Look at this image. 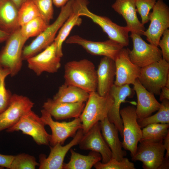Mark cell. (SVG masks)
Wrapping results in <instances>:
<instances>
[{"label": "cell", "mask_w": 169, "mask_h": 169, "mask_svg": "<svg viewBox=\"0 0 169 169\" xmlns=\"http://www.w3.org/2000/svg\"><path fill=\"white\" fill-rule=\"evenodd\" d=\"M4 168L0 166V169H3Z\"/></svg>", "instance_id": "45"}, {"label": "cell", "mask_w": 169, "mask_h": 169, "mask_svg": "<svg viewBox=\"0 0 169 169\" xmlns=\"http://www.w3.org/2000/svg\"><path fill=\"white\" fill-rule=\"evenodd\" d=\"M37 8L40 16L48 24L53 18L52 0H32Z\"/></svg>", "instance_id": "36"}, {"label": "cell", "mask_w": 169, "mask_h": 169, "mask_svg": "<svg viewBox=\"0 0 169 169\" xmlns=\"http://www.w3.org/2000/svg\"><path fill=\"white\" fill-rule=\"evenodd\" d=\"M120 113L123 125L122 146L130 152L132 157L142 137V130L137 122L136 108L128 106L120 110Z\"/></svg>", "instance_id": "9"}, {"label": "cell", "mask_w": 169, "mask_h": 169, "mask_svg": "<svg viewBox=\"0 0 169 169\" xmlns=\"http://www.w3.org/2000/svg\"><path fill=\"white\" fill-rule=\"evenodd\" d=\"M169 124L160 123L149 124L142 130L140 141L143 140L160 141L164 139L169 133Z\"/></svg>", "instance_id": "29"}, {"label": "cell", "mask_w": 169, "mask_h": 169, "mask_svg": "<svg viewBox=\"0 0 169 169\" xmlns=\"http://www.w3.org/2000/svg\"><path fill=\"white\" fill-rule=\"evenodd\" d=\"M133 44V49L129 50V57L131 61L140 68L162 59L161 50L158 47L148 44L141 36L134 32L130 35Z\"/></svg>", "instance_id": "12"}, {"label": "cell", "mask_w": 169, "mask_h": 169, "mask_svg": "<svg viewBox=\"0 0 169 169\" xmlns=\"http://www.w3.org/2000/svg\"><path fill=\"white\" fill-rule=\"evenodd\" d=\"M10 34L0 29V43L6 41Z\"/></svg>", "instance_id": "43"}, {"label": "cell", "mask_w": 169, "mask_h": 169, "mask_svg": "<svg viewBox=\"0 0 169 169\" xmlns=\"http://www.w3.org/2000/svg\"><path fill=\"white\" fill-rule=\"evenodd\" d=\"M139 142L135 154L132 157V160L142 162L144 169H169V159L164 157L163 140H146Z\"/></svg>", "instance_id": "5"}, {"label": "cell", "mask_w": 169, "mask_h": 169, "mask_svg": "<svg viewBox=\"0 0 169 169\" xmlns=\"http://www.w3.org/2000/svg\"><path fill=\"white\" fill-rule=\"evenodd\" d=\"M70 150V160L68 163H64L62 169H90L102 159L100 154L95 151H90L88 155H85L72 149Z\"/></svg>", "instance_id": "27"}, {"label": "cell", "mask_w": 169, "mask_h": 169, "mask_svg": "<svg viewBox=\"0 0 169 169\" xmlns=\"http://www.w3.org/2000/svg\"><path fill=\"white\" fill-rule=\"evenodd\" d=\"M34 105L27 96L13 95L8 106L0 113V132L17 123L24 114L32 110Z\"/></svg>", "instance_id": "14"}, {"label": "cell", "mask_w": 169, "mask_h": 169, "mask_svg": "<svg viewBox=\"0 0 169 169\" xmlns=\"http://www.w3.org/2000/svg\"><path fill=\"white\" fill-rule=\"evenodd\" d=\"M74 8V7H73ZM82 19L77 12L74 8V11L59 29L54 42L56 44L58 55L60 58L63 56L62 45L73 28L80 25Z\"/></svg>", "instance_id": "28"}, {"label": "cell", "mask_w": 169, "mask_h": 169, "mask_svg": "<svg viewBox=\"0 0 169 169\" xmlns=\"http://www.w3.org/2000/svg\"><path fill=\"white\" fill-rule=\"evenodd\" d=\"M20 28L10 34L0 51V65L9 70L12 77L17 75L21 69L22 51L28 39L22 35Z\"/></svg>", "instance_id": "6"}, {"label": "cell", "mask_w": 169, "mask_h": 169, "mask_svg": "<svg viewBox=\"0 0 169 169\" xmlns=\"http://www.w3.org/2000/svg\"><path fill=\"white\" fill-rule=\"evenodd\" d=\"M74 0H69L62 7L55 21L37 36L29 45L23 48V60H27L44 49L54 41L57 32L74 11Z\"/></svg>", "instance_id": "2"}, {"label": "cell", "mask_w": 169, "mask_h": 169, "mask_svg": "<svg viewBox=\"0 0 169 169\" xmlns=\"http://www.w3.org/2000/svg\"><path fill=\"white\" fill-rule=\"evenodd\" d=\"M78 145L81 150L99 153L103 163L107 162L112 158L111 150L102 135L100 122L96 123L84 134Z\"/></svg>", "instance_id": "18"}, {"label": "cell", "mask_w": 169, "mask_h": 169, "mask_svg": "<svg viewBox=\"0 0 169 169\" xmlns=\"http://www.w3.org/2000/svg\"><path fill=\"white\" fill-rule=\"evenodd\" d=\"M39 166L33 156L22 153L14 155L10 169H35Z\"/></svg>", "instance_id": "34"}, {"label": "cell", "mask_w": 169, "mask_h": 169, "mask_svg": "<svg viewBox=\"0 0 169 169\" xmlns=\"http://www.w3.org/2000/svg\"><path fill=\"white\" fill-rule=\"evenodd\" d=\"M64 77V83L78 87L89 93L97 90L96 70L94 63L88 59L67 62Z\"/></svg>", "instance_id": "1"}, {"label": "cell", "mask_w": 169, "mask_h": 169, "mask_svg": "<svg viewBox=\"0 0 169 169\" xmlns=\"http://www.w3.org/2000/svg\"><path fill=\"white\" fill-rule=\"evenodd\" d=\"M89 95V93L80 88L64 83L59 87L57 92L52 99L57 102L85 103Z\"/></svg>", "instance_id": "26"}, {"label": "cell", "mask_w": 169, "mask_h": 169, "mask_svg": "<svg viewBox=\"0 0 169 169\" xmlns=\"http://www.w3.org/2000/svg\"><path fill=\"white\" fill-rule=\"evenodd\" d=\"M159 95L161 101L165 99L169 100V85H166L162 88Z\"/></svg>", "instance_id": "40"}, {"label": "cell", "mask_w": 169, "mask_h": 169, "mask_svg": "<svg viewBox=\"0 0 169 169\" xmlns=\"http://www.w3.org/2000/svg\"><path fill=\"white\" fill-rule=\"evenodd\" d=\"M96 169H135L134 164L127 158L118 161L112 158L106 163L97 162L94 166Z\"/></svg>", "instance_id": "35"}, {"label": "cell", "mask_w": 169, "mask_h": 169, "mask_svg": "<svg viewBox=\"0 0 169 169\" xmlns=\"http://www.w3.org/2000/svg\"><path fill=\"white\" fill-rule=\"evenodd\" d=\"M114 100L110 93L102 96L96 91L89 93L88 98L79 118L84 134L95 124L108 117Z\"/></svg>", "instance_id": "4"}, {"label": "cell", "mask_w": 169, "mask_h": 169, "mask_svg": "<svg viewBox=\"0 0 169 169\" xmlns=\"http://www.w3.org/2000/svg\"><path fill=\"white\" fill-rule=\"evenodd\" d=\"M156 0H135L137 11L140 15L141 23L144 25L149 21L151 10L155 5Z\"/></svg>", "instance_id": "37"}, {"label": "cell", "mask_w": 169, "mask_h": 169, "mask_svg": "<svg viewBox=\"0 0 169 169\" xmlns=\"http://www.w3.org/2000/svg\"><path fill=\"white\" fill-rule=\"evenodd\" d=\"M41 118L46 125L50 127L52 131L49 144L53 146L57 144L63 145L66 140L70 137H73L77 131L82 128L79 117L69 121L59 122L54 120L52 116L45 110H41Z\"/></svg>", "instance_id": "11"}, {"label": "cell", "mask_w": 169, "mask_h": 169, "mask_svg": "<svg viewBox=\"0 0 169 169\" xmlns=\"http://www.w3.org/2000/svg\"><path fill=\"white\" fill-rule=\"evenodd\" d=\"M163 144L166 153L165 158L169 159V133H168L163 140Z\"/></svg>", "instance_id": "41"}, {"label": "cell", "mask_w": 169, "mask_h": 169, "mask_svg": "<svg viewBox=\"0 0 169 169\" xmlns=\"http://www.w3.org/2000/svg\"><path fill=\"white\" fill-rule=\"evenodd\" d=\"M96 73L97 92L101 96H105L109 93L114 84L115 75L114 61L109 58L104 57L100 60Z\"/></svg>", "instance_id": "23"}, {"label": "cell", "mask_w": 169, "mask_h": 169, "mask_svg": "<svg viewBox=\"0 0 169 169\" xmlns=\"http://www.w3.org/2000/svg\"><path fill=\"white\" fill-rule=\"evenodd\" d=\"M100 123L102 135L111 150L112 157L118 161L122 160L126 156V152L122 149V142L119 139L118 130L108 117L100 121Z\"/></svg>", "instance_id": "24"}, {"label": "cell", "mask_w": 169, "mask_h": 169, "mask_svg": "<svg viewBox=\"0 0 169 169\" xmlns=\"http://www.w3.org/2000/svg\"><path fill=\"white\" fill-rule=\"evenodd\" d=\"M109 93L113 97L114 102L107 117L109 120L115 125L123 137V125L120 113V106L127 98L131 97L132 90L129 84L118 86L114 84Z\"/></svg>", "instance_id": "20"}, {"label": "cell", "mask_w": 169, "mask_h": 169, "mask_svg": "<svg viewBox=\"0 0 169 169\" xmlns=\"http://www.w3.org/2000/svg\"><path fill=\"white\" fill-rule=\"evenodd\" d=\"M14 156L0 154V166L4 168L10 169L11 164Z\"/></svg>", "instance_id": "39"}, {"label": "cell", "mask_w": 169, "mask_h": 169, "mask_svg": "<svg viewBox=\"0 0 169 169\" xmlns=\"http://www.w3.org/2000/svg\"><path fill=\"white\" fill-rule=\"evenodd\" d=\"M49 24L39 16L20 26V31L22 35L28 39L29 38L38 35Z\"/></svg>", "instance_id": "31"}, {"label": "cell", "mask_w": 169, "mask_h": 169, "mask_svg": "<svg viewBox=\"0 0 169 169\" xmlns=\"http://www.w3.org/2000/svg\"><path fill=\"white\" fill-rule=\"evenodd\" d=\"M161 102L158 112L156 114L143 119H137L141 128L152 123L169 124V100H164Z\"/></svg>", "instance_id": "30"}, {"label": "cell", "mask_w": 169, "mask_h": 169, "mask_svg": "<svg viewBox=\"0 0 169 169\" xmlns=\"http://www.w3.org/2000/svg\"><path fill=\"white\" fill-rule=\"evenodd\" d=\"M84 133L79 129L73 139L64 146L57 144L50 146V152L48 157L44 154L39 155V169H62L65 156L73 146L78 145Z\"/></svg>", "instance_id": "16"}, {"label": "cell", "mask_w": 169, "mask_h": 169, "mask_svg": "<svg viewBox=\"0 0 169 169\" xmlns=\"http://www.w3.org/2000/svg\"><path fill=\"white\" fill-rule=\"evenodd\" d=\"M111 7L125 19L130 32L143 35L146 28L138 18L135 0H116Z\"/></svg>", "instance_id": "19"}, {"label": "cell", "mask_w": 169, "mask_h": 169, "mask_svg": "<svg viewBox=\"0 0 169 169\" xmlns=\"http://www.w3.org/2000/svg\"><path fill=\"white\" fill-rule=\"evenodd\" d=\"M69 0H52L53 3L57 7H62Z\"/></svg>", "instance_id": "42"}, {"label": "cell", "mask_w": 169, "mask_h": 169, "mask_svg": "<svg viewBox=\"0 0 169 169\" xmlns=\"http://www.w3.org/2000/svg\"><path fill=\"white\" fill-rule=\"evenodd\" d=\"M129 50L128 48H123L114 60L115 68L114 84L116 85H133L139 75L141 68L130 60Z\"/></svg>", "instance_id": "17"}, {"label": "cell", "mask_w": 169, "mask_h": 169, "mask_svg": "<svg viewBox=\"0 0 169 169\" xmlns=\"http://www.w3.org/2000/svg\"><path fill=\"white\" fill-rule=\"evenodd\" d=\"M66 43L80 45L91 55L107 57L114 60L120 51L124 48L121 44L110 39L104 41H95L78 35L71 36L66 39Z\"/></svg>", "instance_id": "15"}, {"label": "cell", "mask_w": 169, "mask_h": 169, "mask_svg": "<svg viewBox=\"0 0 169 169\" xmlns=\"http://www.w3.org/2000/svg\"><path fill=\"white\" fill-rule=\"evenodd\" d=\"M10 74L8 69L0 65V113L8 106L13 95L6 89L5 83L6 78Z\"/></svg>", "instance_id": "33"}, {"label": "cell", "mask_w": 169, "mask_h": 169, "mask_svg": "<svg viewBox=\"0 0 169 169\" xmlns=\"http://www.w3.org/2000/svg\"><path fill=\"white\" fill-rule=\"evenodd\" d=\"M149 15L150 24L143 35L150 44L158 47L164 32L169 27V8L163 0L157 1Z\"/></svg>", "instance_id": "10"}, {"label": "cell", "mask_w": 169, "mask_h": 169, "mask_svg": "<svg viewBox=\"0 0 169 169\" xmlns=\"http://www.w3.org/2000/svg\"><path fill=\"white\" fill-rule=\"evenodd\" d=\"M88 0H74V8L80 16L86 17L100 26L109 39L118 43L124 47L128 46L130 32L129 28L126 26L119 25L106 16L93 13L88 8Z\"/></svg>", "instance_id": "3"}, {"label": "cell", "mask_w": 169, "mask_h": 169, "mask_svg": "<svg viewBox=\"0 0 169 169\" xmlns=\"http://www.w3.org/2000/svg\"><path fill=\"white\" fill-rule=\"evenodd\" d=\"M40 16L36 6L32 0L24 3L18 9V22L21 26L32 19Z\"/></svg>", "instance_id": "32"}, {"label": "cell", "mask_w": 169, "mask_h": 169, "mask_svg": "<svg viewBox=\"0 0 169 169\" xmlns=\"http://www.w3.org/2000/svg\"><path fill=\"white\" fill-rule=\"evenodd\" d=\"M158 45L161 49L162 59L169 62V29L163 33Z\"/></svg>", "instance_id": "38"}, {"label": "cell", "mask_w": 169, "mask_h": 169, "mask_svg": "<svg viewBox=\"0 0 169 169\" xmlns=\"http://www.w3.org/2000/svg\"><path fill=\"white\" fill-rule=\"evenodd\" d=\"M133 85V90L137 97V105L136 108L137 119L146 118L157 111L161 103L156 99L154 95L145 88L138 79Z\"/></svg>", "instance_id": "22"}, {"label": "cell", "mask_w": 169, "mask_h": 169, "mask_svg": "<svg viewBox=\"0 0 169 169\" xmlns=\"http://www.w3.org/2000/svg\"><path fill=\"white\" fill-rule=\"evenodd\" d=\"M45 124L40 117L32 110L24 114L19 121L6 130L8 133L21 131L31 136L39 145H49L50 135L46 131Z\"/></svg>", "instance_id": "8"}, {"label": "cell", "mask_w": 169, "mask_h": 169, "mask_svg": "<svg viewBox=\"0 0 169 169\" xmlns=\"http://www.w3.org/2000/svg\"><path fill=\"white\" fill-rule=\"evenodd\" d=\"M138 79L149 91L159 95L162 88L169 83V62L162 59L141 68Z\"/></svg>", "instance_id": "7"}, {"label": "cell", "mask_w": 169, "mask_h": 169, "mask_svg": "<svg viewBox=\"0 0 169 169\" xmlns=\"http://www.w3.org/2000/svg\"><path fill=\"white\" fill-rule=\"evenodd\" d=\"M61 58L57 54L56 46L54 41L42 51L26 60L28 68L39 76L44 72H57L61 67Z\"/></svg>", "instance_id": "13"}, {"label": "cell", "mask_w": 169, "mask_h": 169, "mask_svg": "<svg viewBox=\"0 0 169 169\" xmlns=\"http://www.w3.org/2000/svg\"><path fill=\"white\" fill-rule=\"evenodd\" d=\"M19 9L21 5L28 0H11Z\"/></svg>", "instance_id": "44"}, {"label": "cell", "mask_w": 169, "mask_h": 169, "mask_svg": "<svg viewBox=\"0 0 169 169\" xmlns=\"http://www.w3.org/2000/svg\"><path fill=\"white\" fill-rule=\"evenodd\" d=\"M85 105L84 102H57L49 98L44 103L43 107L52 117L58 120L79 117Z\"/></svg>", "instance_id": "21"}, {"label": "cell", "mask_w": 169, "mask_h": 169, "mask_svg": "<svg viewBox=\"0 0 169 169\" xmlns=\"http://www.w3.org/2000/svg\"><path fill=\"white\" fill-rule=\"evenodd\" d=\"M18 9L11 0H0V29L11 34L19 28Z\"/></svg>", "instance_id": "25"}]
</instances>
